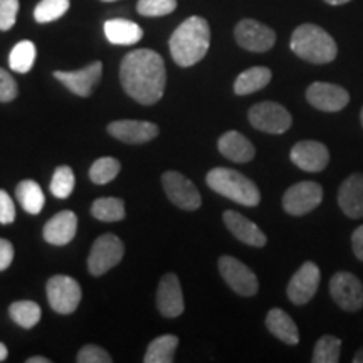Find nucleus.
Listing matches in <instances>:
<instances>
[{"label":"nucleus","mask_w":363,"mask_h":363,"mask_svg":"<svg viewBox=\"0 0 363 363\" xmlns=\"http://www.w3.org/2000/svg\"><path fill=\"white\" fill-rule=\"evenodd\" d=\"M177 347L179 338L175 335H162L148 345L143 360L145 363H172Z\"/></svg>","instance_id":"26"},{"label":"nucleus","mask_w":363,"mask_h":363,"mask_svg":"<svg viewBox=\"0 0 363 363\" xmlns=\"http://www.w3.org/2000/svg\"><path fill=\"white\" fill-rule=\"evenodd\" d=\"M272 72L269 67L264 66H254L249 69L242 71L234 81V93L239 96H246V94H252L256 91L266 88L271 83Z\"/></svg>","instance_id":"25"},{"label":"nucleus","mask_w":363,"mask_h":363,"mask_svg":"<svg viewBox=\"0 0 363 363\" xmlns=\"http://www.w3.org/2000/svg\"><path fill=\"white\" fill-rule=\"evenodd\" d=\"M353 362L363 363V348H360V350L355 353V357H353Z\"/></svg>","instance_id":"45"},{"label":"nucleus","mask_w":363,"mask_h":363,"mask_svg":"<svg viewBox=\"0 0 363 363\" xmlns=\"http://www.w3.org/2000/svg\"><path fill=\"white\" fill-rule=\"evenodd\" d=\"M103 62L94 61L89 66L78 71H54V78L61 81L71 93L78 94L81 98H88L101 81Z\"/></svg>","instance_id":"15"},{"label":"nucleus","mask_w":363,"mask_h":363,"mask_svg":"<svg viewBox=\"0 0 363 363\" xmlns=\"http://www.w3.org/2000/svg\"><path fill=\"white\" fill-rule=\"evenodd\" d=\"M103 2H115V0H103Z\"/></svg>","instance_id":"47"},{"label":"nucleus","mask_w":363,"mask_h":363,"mask_svg":"<svg viewBox=\"0 0 363 363\" xmlns=\"http://www.w3.org/2000/svg\"><path fill=\"white\" fill-rule=\"evenodd\" d=\"M291 162L298 169L311 172H323L330 163V152L321 142L315 140H303L291 148Z\"/></svg>","instance_id":"16"},{"label":"nucleus","mask_w":363,"mask_h":363,"mask_svg":"<svg viewBox=\"0 0 363 363\" xmlns=\"http://www.w3.org/2000/svg\"><path fill=\"white\" fill-rule=\"evenodd\" d=\"M157 308L165 318H177L185 310L180 281L174 272L165 274L157 289Z\"/></svg>","instance_id":"17"},{"label":"nucleus","mask_w":363,"mask_h":363,"mask_svg":"<svg viewBox=\"0 0 363 363\" xmlns=\"http://www.w3.org/2000/svg\"><path fill=\"white\" fill-rule=\"evenodd\" d=\"M16 220V206L6 190H0V224L7 225Z\"/></svg>","instance_id":"39"},{"label":"nucleus","mask_w":363,"mask_h":363,"mask_svg":"<svg viewBox=\"0 0 363 363\" xmlns=\"http://www.w3.org/2000/svg\"><path fill=\"white\" fill-rule=\"evenodd\" d=\"M108 133L125 143H147L158 136V126L150 121L120 120L108 125Z\"/></svg>","instance_id":"18"},{"label":"nucleus","mask_w":363,"mask_h":363,"mask_svg":"<svg viewBox=\"0 0 363 363\" xmlns=\"http://www.w3.org/2000/svg\"><path fill=\"white\" fill-rule=\"evenodd\" d=\"M330 294L333 301L348 313L363 308V284L355 274L340 271L330 279Z\"/></svg>","instance_id":"10"},{"label":"nucleus","mask_w":363,"mask_h":363,"mask_svg":"<svg viewBox=\"0 0 363 363\" xmlns=\"http://www.w3.org/2000/svg\"><path fill=\"white\" fill-rule=\"evenodd\" d=\"M323 201V189L311 180L298 182L283 195V208L289 216H305L320 206Z\"/></svg>","instance_id":"8"},{"label":"nucleus","mask_w":363,"mask_h":363,"mask_svg":"<svg viewBox=\"0 0 363 363\" xmlns=\"http://www.w3.org/2000/svg\"><path fill=\"white\" fill-rule=\"evenodd\" d=\"M76 230H78V217L74 212L62 211L44 225L43 234L45 242L52 246H66L74 239Z\"/></svg>","instance_id":"20"},{"label":"nucleus","mask_w":363,"mask_h":363,"mask_svg":"<svg viewBox=\"0 0 363 363\" xmlns=\"http://www.w3.org/2000/svg\"><path fill=\"white\" fill-rule=\"evenodd\" d=\"M120 81L125 93L135 101L155 104L165 93V61L152 49H135L121 61Z\"/></svg>","instance_id":"1"},{"label":"nucleus","mask_w":363,"mask_h":363,"mask_svg":"<svg viewBox=\"0 0 363 363\" xmlns=\"http://www.w3.org/2000/svg\"><path fill=\"white\" fill-rule=\"evenodd\" d=\"M7 357H9V350H7V347H6V345H4L2 342H0V362L7 360Z\"/></svg>","instance_id":"44"},{"label":"nucleus","mask_w":363,"mask_h":363,"mask_svg":"<svg viewBox=\"0 0 363 363\" xmlns=\"http://www.w3.org/2000/svg\"><path fill=\"white\" fill-rule=\"evenodd\" d=\"M207 185L214 192L230 199L235 203L246 207H256L261 202V192L251 179L242 175L238 170L217 167L212 169L206 177Z\"/></svg>","instance_id":"4"},{"label":"nucleus","mask_w":363,"mask_h":363,"mask_svg":"<svg viewBox=\"0 0 363 363\" xmlns=\"http://www.w3.org/2000/svg\"><path fill=\"white\" fill-rule=\"evenodd\" d=\"M338 206L350 219L363 217V175L353 174L340 185Z\"/></svg>","instance_id":"19"},{"label":"nucleus","mask_w":363,"mask_h":363,"mask_svg":"<svg viewBox=\"0 0 363 363\" xmlns=\"http://www.w3.org/2000/svg\"><path fill=\"white\" fill-rule=\"evenodd\" d=\"M9 316L21 328L30 330L39 323L40 320V306L34 301H16L9 308Z\"/></svg>","instance_id":"30"},{"label":"nucleus","mask_w":363,"mask_h":363,"mask_svg":"<svg viewBox=\"0 0 363 363\" xmlns=\"http://www.w3.org/2000/svg\"><path fill=\"white\" fill-rule=\"evenodd\" d=\"M360 121H362V126H363V108H362V111H360Z\"/></svg>","instance_id":"46"},{"label":"nucleus","mask_w":363,"mask_h":363,"mask_svg":"<svg viewBox=\"0 0 363 363\" xmlns=\"http://www.w3.org/2000/svg\"><path fill=\"white\" fill-rule=\"evenodd\" d=\"M267 330L274 335L276 338L286 345H298L299 343V331L296 323L288 313L281 308H272L266 316Z\"/></svg>","instance_id":"24"},{"label":"nucleus","mask_w":363,"mask_h":363,"mask_svg":"<svg viewBox=\"0 0 363 363\" xmlns=\"http://www.w3.org/2000/svg\"><path fill=\"white\" fill-rule=\"evenodd\" d=\"M352 247L358 259L363 261V225L357 227L355 233L352 234Z\"/></svg>","instance_id":"41"},{"label":"nucleus","mask_w":363,"mask_h":363,"mask_svg":"<svg viewBox=\"0 0 363 363\" xmlns=\"http://www.w3.org/2000/svg\"><path fill=\"white\" fill-rule=\"evenodd\" d=\"M219 271L225 283L230 286V289L240 294V296L251 298L256 296L257 291H259L257 276L235 257L222 256L219 259Z\"/></svg>","instance_id":"9"},{"label":"nucleus","mask_w":363,"mask_h":363,"mask_svg":"<svg viewBox=\"0 0 363 363\" xmlns=\"http://www.w3.org/2000/svg\"><path fill=\"white\" fill-rule=\"evenodd\" d=\"M76 360L79 363H111L113 358L98 345H86L78 353Z\"/></svg>","instance_id":"37"},{"label":"nucleus","mask_w":363,"mask_h":363,"mask_svg":"<svg viewBox=\"0 0 363 363\" xmlns=\"http://www.w3.org/2000/svg\"><path fill=\"white\" fill-rule=\"evenodd\" d=\"M74 190V174L67 165L57 167L51 180V192L57 199H67Z\"/></svg>","instance_id":"34"},{"label":"nucleus","mask_w":363,"mask_h":363,"mask_svg":"<svg viewBox=\"0 0 363 363\" xmlns=\"http://www.w3.org/2000/svg\"><path fill=\"white\" fill-rule=\"evenodd\" d=\"M224 224L227 229L238 238L240 242L247 244L252 247H264L267 242V238L264 233L257 227L254 222H251L247 217L234 211L224 212Z\"/></svg>","instance_id":"21"},{"label":"nucleus","mask_w":363,"mask_h":363,"mask_svg":"<svg viewBox=\"0 0 363 363\" xmlns=\"http://www.w3.org/2000/svg\"><path fill=\"white\" fill-rule=\"evenodd\" d=\"M19 94V86L17 81L9 74V71L0 67V103H11Z\"/></svg>","instance_id":"38"},{"label":"nucleus","mask_w":363,"mask_h":363,"mask_svg":"<svg viewBox=\"0 0 363 363\" xmlns=\"http://www.w3.org/2000/svg\"><path fill=\"white\" fill-rule=\"evenodd\" d=\"M19 0H0V30H11L17 21Z\"/></svg>","instance_id":"36"},{"label":"nucleus","mask_w":363,"mask_h":363,"mask_svg":"<svg viewBox=\"0 0 363 363\" xmlns=\"http://www.w3.org/2000/svg\"><path fill=\"white\" fill-rule=\"evenodd\" d=\"M177 9V0H138L136 11L143 17L169 16Z\"/></svg>","instance_id":"35"},{"label":"nucleus","mask_w":363,"mask_h":363,"mask_svg":"<svg viewBox=\"0 0 363 363\" xmlns=\"http://www.w3.org/2000/svg\"><path fill=\"white\" fill-rule=\"evenodd\" d=\"M249 121L256 130L271 135L286 133L293 125L291 113L274 101H262L254 104L249 110Z\"/></svg>","instance_id":"5"},{"label":"nucleus","mask_w":363,"mask_h":363,"mask_svg":"<svg viewBox=\"0 0 363 363\" xmlns=\"http://www.w3.org/2000/svg\"><path fill=\"white\" fill-rule=\"evenodd\" d=\"M170 54L182 67L201 62L211 48V27L201 16H192L177 27L169 40Z\"/></svg>","instance_id":"2"},{"label":"nucleus","mask_w":363,"mask_h":363,"mask_svg":"<svg viewBox=\"0 0 363 363\" xmlns=\"http://www.w3.org/2000/svg\"><path fill=\"white\" fill-rule=\"evenodd\" d=\"M342 352V340L331 335H325L318 340L313 350V363H337Z\"/></svg>","instance_id":"31"},{"label":"nucleus","mask_w":363,"mask_h":363,"mask_svg":"<svg viewBox=\"0 0 363 363\" xmlns=\"http://www.w3.org/2000/svg\"><path fill=\"white\" fill-rule=\"evenodd\" d=\"M323 2H325V4H328V6L337 7V6H343V4L352 2V0H323Z\"/></svg>","instance_id":"43"},{"label":"nucleus","mask_w":363,"mask_h":363,"mask_svg":"<svg viewBox=\"0 0 363 363\" xmlns=\"http://www.w3.org/2000/svg\"><path fill=\"white\" fill-rule=\"evenodd\" d=\"M13 261V246L11 240L0 239V272L11 267Z\"/></svg>","instance_id":"40"},{"label":"nucleus","mask_w":363,"mask_h":363,"mask_svg":"<svg viewBox=\"0 0 363 363\" xmlns=\"http://www.w3.org/2000/svg\"><path fill=\"white\" fill-rule=\"evenodd\" d=\"M162 184L167 197L177 207L184 208V211H197L202 206V197L194 182L182 175L180 172H165L162 177Z\"/></svg>","instance_id":"11"},{"label":"nucleus","mask_w":363,"mask_h":363,"mask_svg":"<svg viewBox=\"0 0 363 363\" xmlns=\"http://www.w3.org/2000/svg\"><path fill=\"white\" fill-rule=\"evenodd\" d=\"M81 286L71 276L57 274L48 281L49 305L59 315H71L81 303Z\"/></svg>","instance_id":"7"},{"label":"nucleus","mask_w":363,"mask_h":363,"mask_svg":"<svg viewBox=\"0 0 363 363\" xmlns=\"http://www.w3.org/2000/svg\"><path fill=\"white\" fill-rule=\"evenodd\" d=\"M234 38L240 48L251 52H266L276 44V33L254 19H242L235 26Z\"/></svg>","instance_id":"12"},{"label":"nucleus","mask_w":363,"mask_h":363,"mask_svg":"<svg viewBox=\"0 0 363 363\" xmlns=\"http://www.w3.org/2000/svg\"><path fill=\"white\" fill-rule=\"evenodd\" d=\"M35 57H38V49L33 40H21L12 48L11 54H9V66L12 71L26 74L33 69Z\"/></svg>","instance_id":"28"},{"label":"nucleus","mask_w":363,"mask_h":363,"mask_svg":"<svg viewBox=\"0 0 363 363\" xmlns=\"http://www.w3.org/2000/svg\"><path fill=\"white\" fill-rule=\"evenodd\" d=\"M217 148L227 160L234 163H247L256 155L254 145L239 131H227L222 135L217 142Z\"/></svg>","instance_id":"22"},{"label":"nucleus","mask_w":363,"mask_h":363,"mask_svg":"<svg viewBox=\"0 0 363 363\" xmlns=\"http://www.w3.org/2000/svg\"><path fill=\"white\" fill-rule=\"evenodd\" d=\"M120 162L113 157H103L98 158L96 162L91 165L89 169V179L91 182L98 185H104L110 184L113 179H116V175L120 174Z\"/></svg>","instance_id":"33"},{"label":"nucleus","mask_w":363,"mask_h":363,"mask_svg":"<svg viewBox=\"0 0 363 363\" xmlns=\"http://www.w3.org/2000/svg\"><path fill=\"white\" fill-rule=\"evenodd\" d=\"M320 267L311 261L303 262L301 267L294 272L291 281H289L288 289H286L288 298L291 299V303L298 306L306 305V303H310L313 296L316 294L318 286H320Z\"/></svg>","instance_id":"14"},{"label":"nucleus","mask_w":363,"mask_h":363,"mask_svg":"<svg viewBox=\"0 0 363 363\" xmlns=\"http://www.w3.org/2000/svg\"><path fill=\"white\" fill-rule=\"evenodd\" d=\"M17 201L21 202L22 208L29 214L38 216L43 211L45 197L43 189L39 187V184H35L34 180H22L16 189Z\"/></svg>","instance_id":"27"},{"label":"nucleus","mask_w":363,"mask_h":363,"mask_svg":"<svg viewBox=\"0 0 363 363\" xmlns=\"http://www.w3.org/2000/svg\"><path fill=\"white\" fill-rule=\"evenodd\" d=\"M104 35L115 45H133L143 38V29L133 21L110 19L104 22Z\"/></svg>","instance_id":"23"},{"label":"nucleus","mask_w":363,"mask_h":363,"mask_svg":"<svg viewBox=\"0 0 363 363\" xmlns=\"http://www.w3.org/2000/svg\"><path fill=\"white\" fill-rule=\"evenodd\" d=\"M291 51L311 65H328L338 56V45L323 27L301 24L294 29L289 43Z\"/></svg>","instance_id":"3"},{"label":"nucleus","mask_w":363,"mask_h":363,"mask_svg":"<svg viewBox=\"0 0 363 363\" xmlns=\"http://www.w3.org/2000/svg\"><path fill=\"white\" fill-rule=\"evenodd\" d=\"M125 256V244L115 234H104L94 240L88 257V269L93 276H103L120 264Z\"/></svg>","instance_id":"6"},{"label":"nucleus","mask_w":363,"mask_h":363,"mask_svg":"<svg viewBox=\"0 0 363 363\" xmlns=\"http://www.w3.org/2000/svg\"><path fill=\"white\" fill-rule=\"evenodd\" d=\"M69 6V0H40L34 9V19L35 22H39V24L54 22L65 16Z\"/></svg>","instance_id":"32"},{"label":"nucleus","mask_w":363,"mask_h":363,"mask_svg":"<svg viewBox=\"0 0 363 363\" xmlns=\"http://www.w3.org/2000/svg\"><path fill=\"white\" fill-rule=\"evenodd\" d=\"M306 99L316 110L325 113H337L342 111L350 103V94L338 84L316 81V83L308 86Z\"/></svg>","instance_id":"13"},{"label":"nucleus","mask_w":363,"mask_h":363,"mask_svg":"<svg viewBox=\"0 0 363 363\" xmlns=\"http://www.w3.org/2000/svg\"><path fill=\"white\" fill-rule=\"evenodd\" d=\"M27 363H51V360L45 357H30L27 358Z\"/></svg>","instance_id":"42"},{"label":"nucleus","mask_w":363,"mask_h":363,"mask_svg":"<svg viewBox=\"0 0 363 363\" xmlns=\"http://www.w3.org/2000/svg\"><path fill=\"white\" fill-rule=\"evenodd\" d=\"M91 214L94 216V219H98L101 222L123 220L126 216L125 202L121 201V199H116V197L98 199V201L93 202Z\"/></svg>","instance_id":"29"}]
</instances>
